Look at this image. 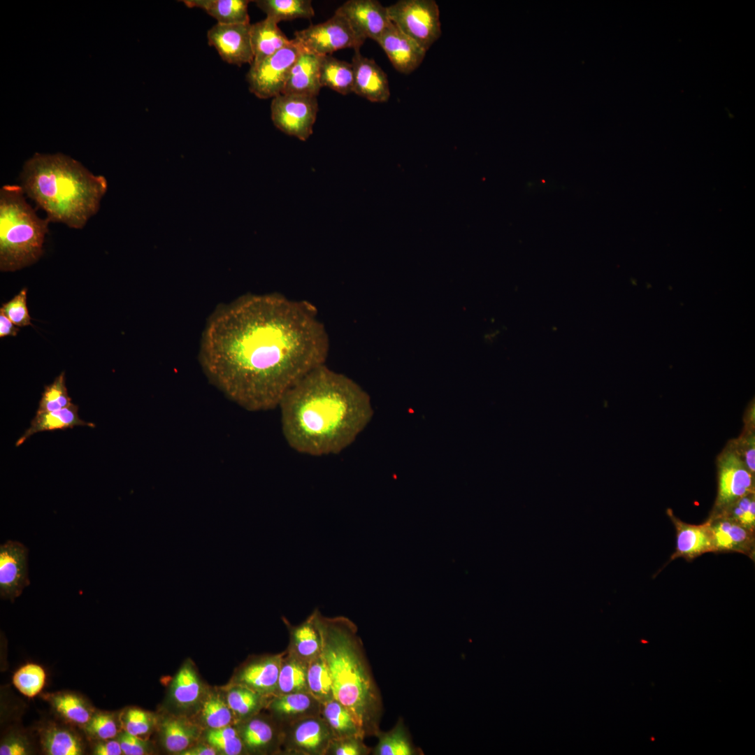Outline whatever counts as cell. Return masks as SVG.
<instances>
[{
  "mask_svg": "<svg viewBox=\"0 0 755 755\" xmlns=\"http://www.w3.org/2000/svg\"><path fill=\"white\" fill-rule=\"evenodd\" d=\"M336 12L345 17L363 42L366 38L377 41L391 23L387 7L376 0H349Z\"/></svg>",
  "mask_w": 755,
  "mask_h": 755,
  "instance_id": "7c38bea8",
  "label": "cell"
},
{
  "mask_svg": "<svg viewBox=\"0 0 755 755\" xmlns=\"http://www.w3.org/2000/svg\"><path fill=\"white\" fill-rule=\"evenodd\" d=\"M269 698L245 686L235 684L228 693L226 703L241 721L257 714L263 707H266Z\"/></svg>",
  "mask_w": 755,
  "mask_h": 755,
  "instance_id": "d6a6232c",
  "label": "cell"
},
{
  "mask_svg": "<svg viewBox=\"0 0 755 755\" xmlns=\"http://www.w3.org/2000/svg\"><path fill=\"white\" fill-rule=\"evenodd\" d=\"M289 633L287 652L309 663L322 654V640L313 612L301 623L292 625L282 617Z\"/></svg>",
  "mask_w": 755,
  "mask_h": 755,
  "instance_id": "603a6c76",
  "label": "cell"
},
{
  "mask_svg": "<svg viewBox=\"0 0 755 755\" xmlns=\"http://www.w3.org/2000/svg\"><path fill=\"white\" fill-rule=\"evenodd\" d=\"M329 338L315 306L278 293L247 294L218 307L199 361L208 380L251 412L278 407L303 376L324 364Z\"/></svg>",
  "mask_w": 755,
  "mask_h": 755,
  "instance_id": "6da1fadb",
  "label": "cell"
},
{
  "mask_svg": "<svg viewBox=\"0 0 755 755\" xmlns=\"http://www.w3.org/2000/svg\"><path fill=\"white\" fill-rule=\"evenodd\" d=\"M20 180L24 194L50 222L73 229H82L99 211L108 189L104 176L62 153L34 154L24 163Z\"/></svg>",
  "mask_w": 755,
  "mask_h": 755,
  "instance_id": "3957f363",
  "label": "cell"
},
{
  "mask_svg": "<svg viewBox=\"0 0 755 755\" xmlns=\"http://www.w3.org/2000/svg\"><path fill=\"white\" fill-rule=\"evenodd\" d=\"M372 749L364 742L360 737L333 738L326 755H367Z\"/></svg>",
  "mask_w": 755,
  "mask_h": 755,
  "instance_id": "f6af8a7d",
  "label": "cell"
},
{
  "mask_svg": "<svg viewBox=\"0 0 755 755\" xmlns=\"http://www.w3.org/2000/svg\"><path fill=\"white\" fill-rule=\"evenodd\" d=\"M202 693L199 678L192 666H183L171 684V694L174 701L182 707L194 705Z\"/></svg>",
  "mask_w": 755,
  "mask_h": 755,
  "instance_id": "836d02e7",
  "label": "cell"
},
{
  "mask_svg": "<svg viewBox=\"0 0 755 755\" xmlns=\"http://www.w3.org/2000/svg\"><path fill=\"white\" fill-rule=\"evenodd\" d=\"M378 742L372 749L373 755H415L419 751L411 741L403 721L399 719L391 730L378 732Z\"/></svg>",
  "mask_w": 755,
  "mask_h": 755,
  "instance_id": "f546056e",
  "label": "cell"
},
{
  "mask_svg": "<svg viewBox=\"0 0 755 755\" xmlns=\"http://www.w3.org/2000/svg\"><path fill=\"white\" fill-rule=\"evenodd\" d=\"M321 57L302 48L289 71L282 94L317 96L322 88L319 81Z\"/></svg>",
  "mask_w": 755,
  "mask_h": 755,
  "instance_id": "7402d4cb",
  "label": "cell"
},
{
  "mask_svg": "<svg viewBox=\"0 0 755 755\" xmlns=\"http://www.w3.org/2000/svg\"><path fill=\"white\" fill-rule=\"evenodd\" d=\"M217 750L210 745H198L193 748L187 749L180 754L183 755H215Z\"/></svg>",
  "mask_w": 755,
  "mask_h": 755,
  "instance_id": "816d5d0a",
  "label": "cell"
},
{
  "mask_svg": "<svg viewBox=\"0 0 755 755\" xmlns=\"http://www.w3.org/2000/svg\"><path fill=\"white\" fill-rule=\"evenodd\" d=\"M278 24L266 17L251 24L250 38L254 57L252 64L263 61L293 43L294 40L288 39Z\"/></svg>",
  "mask_w": 755,
  "mask_h": 755,
  "instance_id": "cb8c5ba5",
  "label": "cell"
},
{
  "mask_svg": "<svg viewBox=\"0 0 755 755\" xmlns=\"http://www.w3.org/2000/svg\"><path fill=\"white\" fill-rule=\"evenodd\" d=\"M41 742L43 750L49 755H80L83 753L80 738L65 728L51 727L45 729L41 734Z\"/></svg>",
  "mask_w": 755,
  "mask_h": 755,
  "instance_id": "1f68e13d",
  "label": "cell"
},
{
  "mask_svg": "<svg viewBox=\"0 0 755 755\" xmlns=\"http://www.w3.org/2000/svg\"><path fill=\"white\" fill-rule=\"evenodd\" d=\"M86 732L96 738L107 740L115 737L118 732L114 717L110 714L99 713L92 717L86 724Z\"/></svg>",
  "mask_w": 755,
  "mask_h": 755,
  "instance_id": "ee69618b",
  "label": "cell"
},
{
  "mask_svg": "<svg viewBox=\"0 0 755 755\" xmlns=\"http://www.w3.org/2000/svg\"><path fill=\"white\" fill-rule=\"evenodd\" d=\"M28 548L15 540L0 545V595L13 601L30 584L28 577Z\"/></svg>",
  "mask_w": 755,
  "mask_h": 755,
  "instance_id": "5bb4252c",
  "label": "cell"
},
{
  "mask_svg": "<svg viewBox=\"0 0 755 755\" xmlns=\"http://www.w3.org/2000/svg\"><path fill=\"white\" fill-rule=\"evenodd\" d=\"M187 7L199 8L217 20L218 24H249L248 0H183Z\"/></svg>",
  "mask_w": 755,
  "mask_h": 755,
  "instance_id": "484cf974",
  "label": "cell"
},
{
  "mask_svg": "<svg viewBox=\"0 0 755 755\" xmlns=\"http://www.w3.org/2000/svg\"><path fill=\"white\" fill-rule=\"evenodd\" d=\"M196 736L195 727L181 719L170 718L162 724V742L168 752L180 754L188 749Z\"/></svg>",
  "mask_w": 755,
  "mask_h": 755,
  "instance_id": "e575fe53",
  "label": "cell"
},
{
  "mask_svg": "<svg viewBox=\"0 0 755 755\" xmlns=\"http://www.w3.org/2000/svg\"><path fill=\"white\" fill-rule=\"evenodd\" d=\"M246 752L280 754L283 727L271 716L259 714L241 721L238 728Z\"/></svg>",
  "mask_w": 755,
  "mask_h": 755,
  "instance_id": "9a60e30c",
  "label": "cell"
},
{
  "mask_svg": "<svg viewBox=\"0 0 755 755\" xmlns=\"http://www.w3.org/2000/svg\"><path fill=\"white\" fill-rule=\"evenodd\" d=\"M56 710L69 721L78 724H87L92 712L85 701L72 693H62L52 698Z\"/></svg>",
  "mask_w": 755,
  "mask_h": 755,
  "instance_id": "8d00e7d4",
  "label": "cell"
},
{
  "mask_svg": "<svg viewBox=\"0 0 755 755\" xmlns=\"http://www.w3.org/2000/svg\"><path fill=\"white\" fill-rule=\"evenodd\" d=\"M352 65L354 72L353 92L372 102H387L390 97L387 74L372 59L354 50Z\"/></svg>",
  "mask_w": 755,
  "mask_h": 755,
  "instance_id": "d6986e66",
  "label": "cell"
},
{
  "mask_svg": "<svg viewBox=\"0 0 755 755\" xmlns=\"http://www.w3.org/2000/svg\"><path fill=\"white\" fill-rule=\"evenodd\" d=\"M271 111L278 129L304 141L312 134L318 111L317 96L280 94L273 98Z\"/></svg>",
  "mask_w": 755,
  "mask_h": 755,
  "instance_id": "ba28073f",
  "label": "cell"
},
{
  "mask_svg": "<svg viewBox=\"0 0 755 755\" xmlns=\"http://www.w3.org/2000/svg\"><path fill=\"white\" fill-rule=\"evenodd\" d=\"M27 289H23L13 299L3 303L0 310L16 326L31 325L27 307Z\"/></svg>",
  "mask_w": 755,
  "mask_h": 755,
  "instance_id": "7bdbcfd3",
  "label": "cell"
},
{
  "mask_svg": "<svg viewBox=\"0 0 755 755\" xmlns=\"http://www.w3.org/2000/svg\"><path fill=\"white\" fill-rule=\"evenodd\" d=\"M78 405L71 403L69 406L54 411L38 412L31 422L29 427L17 440L18 447L32 435L43 431L57 429H71L76 426L94 427L91 422L81 419L78 414Z\"/></svg>",
  "mask_w": 755,
  "mask_h": 755,
  "instance_id": "d4e9b609",
  "label": "cell"
},
{
  "mask_svg": "<svg viewBox=\"0 0 755 755\" xmlns=\"http://www.w3.org/2000/svg\"><path fill=\"white\" fill-rule=\"evenodd\" d=\"M294 36L303 49L319 56L344 48L360 49L364 43L356 36L345 17L336 12L326 22L296 31Z\"/></svg>",
  "mask_w": 755,
  "mask_h": 755,
  "instance_id": "9c48e42d",
  "label": "cell"
},
{
  "mask_svg": "<svg viewBox=\"0 0 755 755\" xmlns=\"http://www.w3.org/2000/svg\"><path fill=\"white\" fill-rule=\"evenodd\" d=\"M256 5L276 22L296 18L310 19L315 15L310 0H257Z\"/></svg>",
  "mask_w": 755,
  "mask_h": 755,
  "instance_id": "4dcf8cb0",
  "label": "cell"
},
{
  "mask_svg": "<svg viewBox=\"0 0 755 755\" xmlns=\"http://www.w3.org/2000/svg\"><path fill=\"white\" fill-rule=\"evenodd\" d=\"M208 745L217 752L226 755H238L246 752L238 729L226 726L211 728L206 734Z\"/></svg>",
  "mask_w": 755,
  "mask_h": 755,
  "instance_id": "74e56055",
  "label": "cell"
},
{
  "mask_svg": "<svg viewBox=\"0 0 755 755\" xmlns=\"http://www.w3.org/2000/svg\"><path fill=\"white\" fill-rule=\"evenodd\" d=\"M715 553L736 552L755 560V531L725 517L709 518Z\"/></svg>",
  "mask_w": 755,
  "mask_h": 755,
  "instance_id": "ffe728a7",
  "label": "cell"
},
{
  "mask_svg": "<svg viewBox=\"0 0 755 755\" xmlns=\"http://www.w3.org/2000/svg\"><path fill=\"white\" fill-rule=\"evenodd\" d=\"M152 724L151 716L138 708L129 709L122 719L124 731L138 737L148 733Z\"/></svg>",
  "mask_w": 755,
  "mask_h": 755,
  "instance_id": "bcb514c9",
  "label": "cell"
},
{
  "mask_svg": "<svg viewBox=\"0 0 755 755\" xmlns=\"http://www.w3.org/2000/svg\"><path fill=\"white\" fill-rule=\"evenodd\" d=\"M313 613L334 698L350 712L366 737L375 736L382 714V698L357 626L344 616L328 617L317 608Z\"/></svg>",
  "mask_w": 755,
  "mask_h": 755,
  "instance_id": "277c9868",
  "label": "cell"
},
{
  "mask_svg": "<svg viewBox=\"0 0 755 755\" xmlns=\"http://www.w3.org/2000/svg\"><path fill=\"white\" fill-rule=\"evenodd\" d=\"M719 517L731 519L749 529L755 531L754 493L742 497L716 517Z\"/></svg>",
  "mask_w": 755,
  "mask_h": 755,
  "instance_id": "b9f144b4",
  "label": "cell"
},
{
  "mask_svg": "<svg viewBox=\"0 0 755 755\" xmlns=\"http://www.w3.org/2000/svg\"><path fill=\"white\" fill-rule=\"evenodd\" d=\"M50 222L37 215L20 185H3L0 189L1 271H15L36 262Z\"/></svg>",
  "mask_w": 755,
  "mask_h": 755,
  "instance_id": "5b68a950",
  "label": "cell"
},
{
  "mask_svg": "<svg viewBox=\"0 0 755 755\" xmlns=\"http://www.w3.org/2000/svg\"><path fill=\"white\" fill-rule=\"evenodd\" d=\"M319 81L322 87H327L343 95L353 92L354 72L352 64L331 55L322 56Z\"/></svg>",
  "mask_w": 755,
  "mask_h": 755,
  "instance_id": "4316f807",
  "label": "cell"
},
{
  "mask_svg": "<svg viewBox=\"0 0 755 755\" xmlns=\"http://www.w3.org/2000/svg\"><path fill=\"white\" fill-rule=\"evenodd\" d=\"M118 741L124 754L143 755L148 753V743L138 736L124 731L120 735Z\"/></svg>",
  "mask_w": 755,
  "mask_h": 755,
  "instance_id": "7dc6e473",
  "label": "cell"
},
{
  "mask_svg": "<svg viewBox=\"0 0 755 755\" xmlns=\"http://www.w3.org/2000/svg\"><path fill=\"white\" fill-rule=\"evenodd\" d=\"M321 716L328 724L335 738L366 737L350 712L338 700L333 698L321 705Z\"/></svg>",
  "mask_w": 755,
  "mask_h": 755,
  "instance_id": "83f0119b",
  "label": "cell"
},
{
  "mask_svg": "<svg viewBox=\"0 0 755 755\" xmlns=\"http://www.w3.org/2000/svg\"><path fill=\"white\" fill-rule=\"evenodd\" d=\"M396 71L410 74L422 63L426 50L392 22L376 41Z\"/></svg>",
  "mask_w": 755,
  "mask_h": 755,
  "instance_id": "2e32d148",
  "label": "cell"
},
{
  "mask_svg": "<svg viewBox=\"0 0 755 755\" xmlns=\"http://www.w3.org/2000/svg\"><path fill=\"white\" fill-rule=\"evenodd\" d=\"M45 681L43 668L34 663H28L20 668L13 678L15 686L27 697L36 696L43 688Z\"/></svg>",
  "mask_w": 755,
  "mask_h": 755,
  "instance_id": "f35d334b",
  "label": "cell"
},
{
  "mask_svg": "<svg viewBox=\"0 0 755 755\" xmlns=\"http://www.w3.org/2000/svg\"><path fill=\"white\" fill-rule=\"evenodd\" d=\"M752 493H754L752 473L737 452H726L720 459L717 496L709 518L720 515L735 501Z\"/></svg>",
  "mask_w": 755,
  "mask_h": 755,
  "instance_id": "8fae6325",
  "label": "cell"
},
{
  "mask_svg": "<svg viewBox=\"0 0 755 755\" xmlns=\"http://www.w3.org/2000/svg\"><path fill=\"white\" fill-rule=\"evenodd\" d=\"M30 753V747L27 740L18 735L7 738L0 746L1 755H26Z\"/></svg>",
  "mask_w": 755,
  "mask_h": 755,
  "instance_id": "c3c4849f",
  "label": "cell"
},
{
  "mask_svg": "<svg viewBox=\"0 0 755 755\" xmlns=\"http://www.w3.org/2000/svg\"><path fill=\"white\" fill-rule=\"evenodd\" d=\"M676 532V547L668 563L678 558L691 561L709 552L715 553L712 533L709 522L701 524L684 522L668 511Z\"/></svg>",
  "mask_w": 755,
  "mask_h": 755,
  "instance_id": "ac0fdd59",
  "label": "cell"
},
{
  "mask_svg": "<svg viewBox=\"0 0 755 755\" xmlns=\"http://www.w3.org/2000/svg\"><path fill=\"white\" fill-rule=\"evenodd\" d=\"M293 40L291 45L250 65L246 79L250 92L258 98H273L282 93L289 71L303 48Z\"/></svg>",
  "mask_w": 755,
  "mask_h": 755,
  "instance_id": "52a82bcc",
  "label": "cell"
},
{
  "mask_svg": "<svg viewBox=\"0 0 755 755\" xmlns=\"http://www.w3.org/2000/svg\"><path fill=\"white\" fill-rule=\"evenodd\" d=\"M307 684L309 693L321 703L334 698L331 677L322 654L308 663Z\"/></svg>",
  "mask_w": 755,
  "mask_h": 755,
  "instance_id": "d590c367",
  "label": "cell"
},
{
  "mask_svg": "<svg viewBox=\"0 0 755 755\" xmlns=\"http://www.w3.org/2000/svg\"><path fill=\"white\" fill-rule=\"evenodd\" d=\"M96 755H120L122 754L120 744L117 740H110L97 744L93 751Z\"/></svg>",
  "mask_w": 755,
  "mask_h": 755,
  "instance_id": "681fc988",
  "label": "cell"
},
{
  "mask_svg": "<svg viewBox=\"0 0 755 755\" xmlns=\"http://www.w3.org/2000/svg\"><path fill=\"white\" fill-rule=\"evenodd\" d=\"M251 24L217 23L207 33L209 45L213 46L226 62L241 66L253 62L250 38Z\"/></svg>",
  "mask_w": 755,
  "mask_h": 755,
  "instance_id": "4fadbf2b",
  "label": "cell"
},
{
  "mask_svg": "<svg viewBox=\"0 0 755 755\" xmlns=\"http://www.w3.org/2000/svg\"><path fill=\"white\" fill-rule=\"evenodd\" d=\"M278 407L287 443L299 453L315 456L340 453L355 440L373 413L368 394L325 364L290 388Z\"/></svg>",
  "mask_w": 755,
  "mask_h": 755,
  "instance_id": "7a4b0ae2",
  "label": "cell"
},
{
  "mask_svg": "<svg viewBox=\"0 0 755 755\" xmlns=\"http://www.w3.org/2000/svg\"><path fill=\"white\" fill-rule=\"evenodd\" d=\"M322 703L309 692L275 695L266 707L282 727L300 719L321 715Z\"/></svg>",
  "mask_w": 755,
  "mask_h": 755,
  "instance_id": "44dd1931",
  "label": "cell"
},
{
  "mask_svg": "<svg viewBox=\"0 0 755 755\" xmlns=\"http://www.w3.org/2000/svg\"><path fill=\"white\" fill-rule=\"evenodd\" d=\"M754 453V438H752L749 440V443L745 452V463L752 473H754L755 469Z\"/></svg>",
  "mask_w": 755,
  "mask_h": 755,
  "instance_id": "f5cc1de1",
  "label": "cell"
},
{
  "mask_svg": "<svg viewBox=\"0 0 755 755\" xmlns=\"http://www.w3.org/2000/svg\"><path fill=\"white\" fill-rule=\"evenodd\" d=\"M391 22L426 51L442 34L434 0H399L387 7Z\"/></svg>",
  "mask_w": 755,
  "mask_h": 755,
  "instance_id": "8992f818",
  "label": "cell"
},
{
  "mask_svg": "<svg viewBox=\"0 0 755 755\" xmlns=\"http://www.w3.org/2000/svg\"><path fill=\"white\" fill-rule=\"evenodd\" d=\"M333 735L321 715L306 717L283 726L282 754L326 755Z\"/></svg>",
  "mask_w": 755,
  "mask_h": 755,
  "instance_id": "30bf717a",
  "label": "cell"
},
{
  "mask_svg": "<svg viewBox=\"0 0 755 755\" xmlns=\"http://www.w3.org/2000/svg\"><path fill=\"white\" fill-rule=\"evenodd\" d=\"M286 653L261 656L247 662L238 672L236 684L245 686L264 696L275 694L282 659Z\"/></svg>",
  "mask_w": 755,
  "mask_h": 755,
  "instance_id": "e0dca14e",
  "label": "cell"
},
{
  "mask_svg": "<svg viewBox=\"0 0 755 755\" xmlns=\"http://www.w3.org/2000/svg\"><path fill=\"white\" fill-rule=\"evenodd\" d=\"M71 403L65 385L64 373L62 372L52 384L45 387L37 412L60 410L69 406Z\"/></svg>",
  "mask_w": 755,
  "mask_h": 755,
  "instance_id": "ab89813d",
  "label": "cell"
},
{
  "mask_svg": "<svg viewBox=\"0 0 755 755\" xmlns=\"http://www.w3.org/2000/svg\"><path fill=\"white\" fill-rule=\"evenodd\" d=\"M285 651L281 662L275 695L309 692L307 684L308 663Z\"/></svg>",
  "mask_w": 755,
  "mask_h": 755,
  "instance_id": "f1b7e54d",
  "label": "cell"
},
{
  "mask_svg": "<svg viewBox=\"0 0 755 755\" xmlns=\"http://www.w3.org/2000/svg\"><path fill=\"white\" fill-rule=\"evenodd\" d=\"M232 713L227 703L216 695L210 696L201 708L203 721L210 729L229 726L233 719Z\"/></svg>",
  "mask_w": 755,
  "mask_h": 755,
  "instance_id": "60d3db41",
  "label": "cell"
},
{
  "mask_svg": "<svg viewBox=\"0 0 755 755\" xmlns=\"http://www.w3.org/2000/svg\"><path fill=\"white\" fill-rule=\"evenodd\" d=\"M18 331L19 328L16 327L5 314L0 310V337L15 336Z\"/></svg>",
  "mask_w": 755,
  "mask_h": 755,
  "instance_id": "f907efd6",
  "label": "cell"
}]
</instances>
